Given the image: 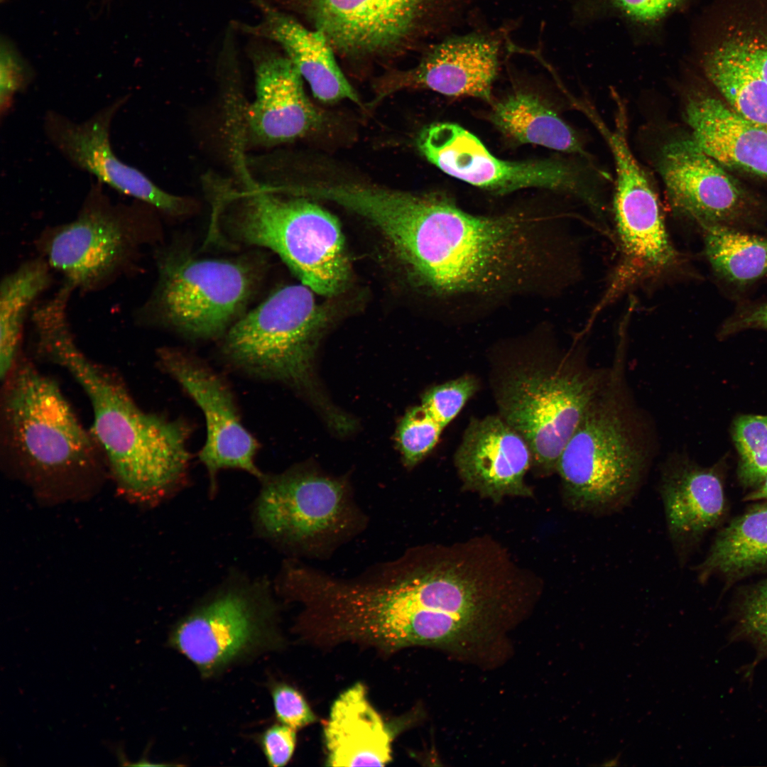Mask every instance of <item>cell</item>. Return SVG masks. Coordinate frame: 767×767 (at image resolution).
Masks as SVG:
<instances>
[{"mask_svg": "<svg viewBox=\"0 0 767 767\" xmlns=\"http://www.w3.org/2000/svg\"><path fill=\"white\" fill-rule=\"evenodd\" d=\"M349 210L384 236L409 274L447 300L495 298L539 290L548 254L544 221L525 212L470 214L442 193L358 183Z\"/></svg>", "mask_w": 767, "mask_h": 767, "instance_id": "obj_1", "label": "cell"}, {"mask_svg": "<svg viewBox=\"0 0 767 767\" xmlns=\"http://www.w3.org/2000/svg\"><path fill=\"white\" fill-rule=\"evenodd\" d=\"M1 383L5 472L47 505L96 494L109 477L105 459L57 381L21 353Z\"/></svg>", "mask_w": 767, "mask_h": 767, "instance_id": "obj_2", "label": "cell"}, {"mask_svg": "<svg viewBox=\"0 0 767 767\" xmlns=\"http://www.w3.org/2000/svg\"><path fill=\"white\" fill-rule=\"evenodd\" d=\"M42 357L65 370L86 395L90 430L118 492L141 506H153L174 492L190 459L187 424L142 409L114 369L81 350L71 329L51 334Z\"/></svg>", "mask_w": 767, "mask_h": 767, "instance_id": "obj_3", "label": "cell"}, {"mask_svg": "<svg viewBox=\"0 0 767 767\" xmlns=\"http://www.w3.org/2000/svg\"><path fill=\"white\" fill-rule=\"evenodd\" d=\"M622 358L608 367L557 462L562 498L574 511L600 516L622 510L656 457L653 422L631 392Z\"/></svg>", "mask_w": 767, "mask_h": 767, "instance_id": "obj_4", "label": "cell"}, {"mask_svg": "<svg viewBox=\"0 0 767 767\" xmlns=\"http://www.w3.org/2000/svg\"><path fill=\"white\" fill-rule=\"evenodd\" d=\"M583 354L551 348H514L495 354L490 382L499 415L528 444L531 467L556 472L557 462L608 368L588 364Z\"/></svg>", "mask_w": 767, "mask_h": 767, "instance_id": "obj_5", "label": "cell"}, {"mask_svg": "<svg viewBox=\"0 0 767 767\" xmlns=\"http://www.w3.org/2000/svg\"><path fill=\"white\" fill-rule=\"evenodd\" d=\"M245 182L240 189L226 185L220 232L225 227L232 239L273 251L314 293L339 292L350 268L336 217L276 185Z\"/></svg>", "mask_w": 767, "mask_h": 767, "instance_id": "obj_6", "label": "cell"}, {"mask_svg": "<svg viewBox=\"0 0 767 767\" xmlns=\"http://www.w3.org/2000/svg\"><path fill=\"white\" fill-rule=\"evenodd\" d=\"M92 183L76 217L47 227L37 240L40 256L75 290H102L136 270L142 251L161 240L153 207L113 202Z\"/></svg>", "mask_w": 767, "mask_h": 767, "instance_id": "obj_7", "label": "cell"}, {"mask_svg": "<svg viewBox=\"0 0 767 767\" xmlns=\"http://www.w3.org/2000/svg\"><path fill=\"white\" fill-rule=\"evenodd\" d=\"M158 279L136 322L195 339L224 335L241 315L264 272L255 256L202 259L172 248L156 253Z\"/></svg>", "mask_w": 767, "mask_h": 767, "instance_id": "obj_8", "label": "cell"}, {"mask_svg": "<svg viewBox=\"0 0 767 767\" xmlns=\"http://www.w3.org/2000/svg\"><path fill=\"white\" fill-rule=\"evenodd\" d=\"M262 481L256 526L292 553L330 557L367 525L368 518L341 479L295 469Z\"/></svg>", "mask_w": 767, "mask_h": 767, "instance_id": "obj_9", "label": "cell"}, {"mask_svg": "<svg viewBox=\"0 0 767 767\" xmlns=\"http://www.w3.org/2000/svg\"><path fill=\"white\" fill-rule=\"evenodd\" d=\"M268 584L237 581L199 603L174 625L168 643L204 678L277 649L278 607Z\"/></svg>", "mask_w": 767, "mask_h": 767, "instance_id": "obj_10", "label": "cell"}, {"mask_svg": "<svg viewBox=\"0 0 767 767\" xmlns=\"http://www.w3.org/2000/svg\"><path fill=\"white\" fill-rule=\"evenodd\" d=\"M313 293L302 283L276 290L228 329L224 355L256 376L313 391L315 348L327 319Z\"/></svg>", "mask_w": 767, "mask_h": 767, "instance_id": "obj_11", "label": "cell"}, {"mask_svg": "<svg viewBox=\"0 0 767 767\" xmlns=\"http://www.w3.org/2000/svg\"><path fill=\"white\" fill-rule=\"evenodd\" d=\"M425 158L450 176L496 194L538 187L577 197L595 212L602 207L604 174L589 159L509 161L494 156L473 134L458 124L438 122L417 140Z\"/></svg>", "mask_w": 767, "mask_h": 767, "instance_id": "obj_12", "label": "cell"}, {"mask_svg": "<svg viewBox=\"0 0 767 767\" xmlns=\"http://www.w3.org/2000/svg\"><path fill=\"white\" fill-rule=\"evenodd\" d=\"M657 170L676 213L700 227L718 225L755 232L767 219L761 200L748 192L690 137L677 138L659 151Z\"/></svg>", "mask_w": 767, "mask_h": 767, "instance_id": "obj_13", "label": "cell"}, {"mask_svg": "<svg viewBox=\"0 0 767 767\" xmlns=\"http://www.w3.org/2000/svg\"><path fill=\"white\" fill-rule=\"evenodd\" d=\"M482 0H310L316 28L340 53L388 51L432 21L443 26Z\"/></svg>", "mask_w": 767, "mask_h": 767, "instance_id": "obj_14", "label": "cell"}, {"mask_svg": "<svg viewBox=\"0 0 767 767\" xmlns=\"http://www.w3.org/2000/svg\"><path fill=\"white\" fill-rule=\"evenodd\" d=\"M626 122V111L619 110L613 129L601 119L595 124L615 164L616 228L630 268L659 271L673 264L677 255L669 241L653 185L629 147Z\"/></svg>", "mask_w": 767, "mask_h": 767, "instance_id": "obj_15", "label": "cell"}, {"mask_svg": "<svg viewBox=\"0 0 767 767\" xmlns=\"http://www.w3.org/2000/svg\"><path fill=\"white\" fill-rule=\"evenodd\" d=\"M128 96L117 98L89 119L77 123L54 111L45 114L43 127L53 146L74 167L97 181L170 216L193 212L192 200L167 192L137 168L122 162L110 143V128Z\"/></svg>", "mask_w": 767, "mask_h": 767, "instance_id": "obj_16", "label": "cell"}, {"mask_svg": "<svg viewBox=\"0 0 767 767\" xmlns=\"http://www.w3.org/2000/svg\"><path fill=\"white\" fill-rule=\"evenodd\" d=\"M161 366L173 377L202 410L207 426V439L199 453L214 489L220 469L244 470L263 479L255 464L258 443L239 418L233 395L226 383L198 359L182 350L161 348Z\"/></svg>", "mask_w": 767, "mask_h": 767, "instance_id": "obj_17", "label": "cell"}, {"mask_svg": "<svg viewBox=\"0 0 767 767\" xmlns=\"http://www.w3.org/2000/svg\"><path fill=\"white\" fill-rule=\"evenodd\" d=\"M506 28L474 30L445 36L428 49L415 67L389 80L382 96L401 88L413 87L448 97H470L490 102L501 49L508 41Z\"/></svg>", "mask_w": 767, "mask_h": 767, "instance_id": "obj_18", "label": "cell"}, {"mask_svg": "<svg viewBox=\"0 0 767 767\" xmlns=\"http://www.w3.org/2000/svg\"><path fill=\"white\" fill-rule=\"evenodd\" d=\"M454 462L464 487L499 501L504 496H532L525 475L532 454L525 440L499 415L472 418Z\"/></svg>", "mask_w": 767, "mask_h": 767, "instance_id": "obj_19", "label": "cell"}, {"mask_svg": "<svg viewBox=\"0 0 767 767\" xmlns=\"http://www.w3.org/2000/svg\"><path fill=\"white\" fill-rule=\"evenodd\" d=\"M256 97L244 114L251 136L274 145L305 135L320 115L306 97L302 76L285 55L261 48L252 54Z\"/></svg>", "mask_w": 767, "mask_h": 767, "instance_id": "obj_20", "label": "cell"}, {"mask_svg": "<svg viewBox=\"0 0 767 767\" xmlns=\"http://www.w3.org/2000/svg\"><path fill=\"white\" fill-rule=\"evenodd\" d=\"M692 36L697 56L732 65L767 88V0H713Z\"/></svg>", "mask_w": 767, "mask_h": 767, "instance_id": "obj_21", "label": "cell"}, {"mask_svg": "<svg viewBox=\"0 0 767 767\" xmlns=\"http://www.w3.org/2000/svg\"><path fill=\"white\" fill-rule=\"evenodd\" d=\"M658 485L669 538L682 562L691 544L721 518L724 505L722 482L712 469L701 468L674 452L662 463Z\"/></svg>", "mask_w": 767, "mask_h": 767, "instance_id": "obj_22", "label": "cell"}, {"mask_svg": "<svg viewBox=\"0 0 767 767\" xmlns=\"http://www.w3.org/2000/svg\"><path fill=\"white\" fill-rule=\"evenodd\" d=\"M685 116L694 141L723 167L767 178L766 129L702 92L687 98Z\"/></svg>", "mask_w": 767, "mask_h": 767, "instance_id": "obj_23", "label": "cell"}, {"mask_svg": "<svg viewBox=\"0 0 767 767\" xmlns=\"http://www.w3.org/2000/svg\"><path fill=\"white\" fill-rule=\"evenodd\" d=\"M324 739L327 766H383L392 760V731L360 682L334 700Z\"/></svg>", "mask_w": 767, "mask_h": 767, "instance_id": "obj_24", "label": "cell"}, {"mask_svg": "<svg viewBox=\"0 0 767 767\" xmlns=\"http://www.w3.org/2000/svg\"><path fill=\"white\" fill-rule=\"evenodd\" d=\"M259 6L261 22L249 31L278 43L308 82L315 97L323 102L349 99L359 102L335 60L333 48L320 30L307 28L263 1Z\"/></svg>", "mask_w": 767, "mask_h": 767, "instance_id": "obj_25", "label": "cell"}, {"mask_svg": "<svg viewBox=\"0 0 767 767\" xmlns=\"http://www.w3.org/2000/svg\"><path fill=\"white\" fill-rule=\"evenodd\" d=\"M489 120L516 143L539 145L591 158L579 134L532 93L516 91L494 103Z\"/></svg>", "mask_w": 767, "mask_h": 767, "instance_id": "obj_26", "label": "cell"}, {"mask_svg": "<svg viewBox=\"0 0 767 767\" xmlns=\"http://www.w3.org/2000/svg\"><path fill=\"white\" fill-rule=\"evenodd\" d=\"M704 252L722 288L732 297L767 278V235L718 225L700 227Z\"/></svg>", "mask_w": 767, "mask_h": 767, "instance_id": "obj_27", "label": "cell"}, {"mask_svg": "<svg viewBox=\"0 0 767 767\" xmlns=\"http://www.w3.org/2000/svg\"><path fill=\"white\" fill-rule=\"evenodd\" d=\"M51 268L40 256L6 273L0 285V378L21 354L23 330L35 302L50 287Z\"/></svg>", "mask_w": 767, "mask_h": 767, "instance_id": "obj_28", "label": "cell"}, {"mask_svg": "<svg viewBox=\"0 0 767 767\" xmlns=\"http://www.w3.org/2000/svg\"><path fill=\"white\" fill-rule=\"evenodd\" d=\"M767 562V504L734 519L717 537L700 565L701 579L713 573L734 575Z\"/></svg>", "mask_w": 767, "mask_h": 767, "instance_id": "obj_29", "label": "cell"}, {"mask_svg": "<svg viewBox=\"0 0 767 767\" xmlns=\"http://www.w3.org/2000/svg\"><path fill=\"white\" fill-rule=\"evenodd\" d=\"M692 0H575L574 19L588 23L604 17L621 20L636 41L658 40L667 21Z\"/></svg>", "mask_w": 767, "mask_h": 767, "instance_id": "obj_30", "label": "cell"}, {"mask_svg": "<svg viewBox=\"0 0 767 767\" xmlns=\"http://www.w3.org/2000/svg\"><path fill=\"white\" fill-rule=\"evenodd\" d=\"M733 440L739 456L738 477L747 486L767 477V416L741 415L734 423Z\"/></svg>", "mask_w": 767, "mask_h": 767, "instance_id": "obj_31", "label": "cell"}, {"mask_svg": "<svg viewBox=\"0 0 767 767\" xmlns=\"http://www.w3.org/2000/svg\"><path fill=\"white\" fill-rule=\"evenodd\" d=\"M444 429L421 404L410 409L399 422L396 433L405 466L413 467L428 455Z\"/></svg>", "mask_w": 767, "mask_h": 767, "instance_id": "obj_32", "label": "cell"}, {"mask_svg": "<svg viewBox=\"0 0 767 767\" xmlns=\"http://www.w3.org/2000/svg\"><path fill=\"white\" fill-rule=\"evenodd\" d=\"M33 78V72L10 42L2 39L0 53L1 116L11 109L15 95L24 91Z\"/></svg>", "mask_w": 767, "mask_h": 767, "instance_id": "obj_33", "label": "cell"}, {"mask_svg": "<svg viewBox=\"0 0 767 767\" xmlns=\"http://www.w3.org/2000/svg\"><path fill=\"white\" fill-rule=\"evenodd\" d=\"M268 687L278 722L298 730L316 721L315 714L297 688L277 681L271 682Z\"/></svg>", "mask_w": 767, "mask_h": 767, "instance_id": "obj_34", "label": "cell"}, {"mask_svg": "<svg viewBox=\"0 0 767 767\" xmlns=\"http://www.w3.org/2000/svg\"><path fill=\"white\" fill-rule=\"evenodd\" d=\"M296 731L278 722L257 736V744L269 766L282 767L290 761L296 746Z\"/></svg>", "mask_w": 767, "mask_h": 767, "instance_id": "obj_35", "label": "cell"}, {"mask_svg": "<svg viewBox=\"0 0 767 767\" xmlns=\"http://www.w3.org/2000/svg\"><path fill=\"white\" fill-rule=\"evenodd\" d=\"M747 330L767 331V299L741 302L722 323L719 336L724 338Z\"/></svg>", "mask_w": 767, "mask_h": 767, "instance_id": "obj_36", "label": "cell"}, {"mask_svg": "<svg viewBox=\"0 0 767 767\" xmlns=\"http://www.w3.org/2000/svg\"><path fill=\"white\" fill-rule=\"evenodd\" d=\"M742 621L745 631L767 650V604L745 603Z\"/></svg>", "mask_w": 767, "mask_h": 767, "instance_id": "obj_37", "label": "cell"}, {"mask_svg": "<svg viewBox=\"0 0 767 767\" xmlns=\"http://www.w3.org/2000/svg\"><path fill=\"white\" fill-rule=\"evenodd\" d=\"M745 603L767 604V580L761 582L752 590Z\"/></svg>", "mask_w": 767, "mask_h": 767, "instance_id": "obj_38", "label": "cell"}, {"mask_svg": "<svg viewBox=\"0 0 767 767\" xmlns=\"http://www.w3.org/2000/svg\"><path fill=\"white\" fill-rule=\"evenodd\" d=\"M745 499L749 501L767 499V477L760 484L758 489L749 494Z\"/></svg>", "mask_w": 767, "mask_h": 767, "instance_id": "obj_39", "label": "cell"}]
</instances>
